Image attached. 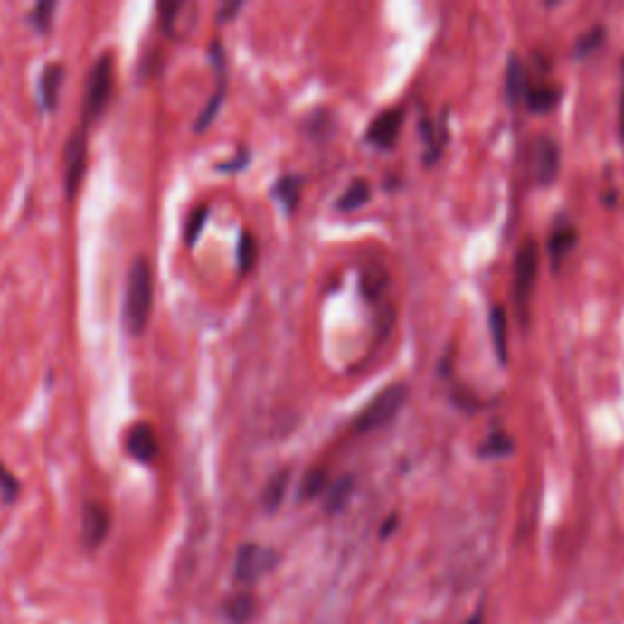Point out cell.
Wrapping results in <instances>:
<instances>
[{
	"label": "cell",
	"instance_id": "obj_1",
	"mask_svg": "<svg viewBox=\"0 0 624 624\" xmlns=\"http://www.w3.org/2000/svg\"><path fill=\"white\" fill-rule=\"evenodd\" d=\"M154 271L149 259L137 257L129 266L128 288H125V325L129 335H142L152 317Z\"/></svg>",
	"mask_w": 624,
	"mask_h": 624
},
{
	"label": "cell",
	"instance_id": "obj_2",
	"mask_svg": "<svg viewBox=\"0 0 624 624\" xmlns=\"http://www.w3.org/2000/svg\"><path fill=\"white\" fill-rule=\"evenodd\" d=\"M112 86H115V66H112V56L103 54L98 59L89 73V83H86V98H83V128H89L90 122L98 120L103 115L105 105L110 103Z\"/></svg>",
	"mask_w": 624,
	"mask_h": 624
},
{
	"label": "cell",
	"instance_id": "obj_3",
	"mask_svg": "<svg viewBox=\"0 0 624 624\" xmlns=\"http://www.w3.org/2000/svg\"><path fill=\"white\" fill-rule=\"evenodd\" d=\"M405 395H408V388L405 385H388L385 391H381L368 402L366 408L361 410V415L356 417L354 427L359 432H373V430H381L383 424H388L392 417L398 415L405 402Z\"/></svg>",
	"mask_w": 624,
	"mask_h": 624
},
{
	"label": "cell",
	"instance_id": "obj_4",
	"mask_svg": "<svg viewBox=\"0 0 624 624\" xmlns=\"http://www.w3.org/2000/svg\"><path fill=\"white\" fill-rule=\"evenodd\" d=\"M536 271H539V247L534 240L522 241L515 257V303L520 305V310H527L536 283Z\"/></svg>",
	"mask_w": 624,
	"mask_h": 624
},
{
	"label": "cell",
	"instance_id": "obj_5",
	"mask_svg": "<svg viewBox=\"0 0 624 624\" xmlns=\"http://www.w3.org/2000/svg\"><path fill=\"white\" fill-rule=\"evenodd\" d=\"M276 552L261 544H241L234 559V576L240 583H254L276 566Z\"/></svg>",
	"mask_w": 624,
	"mask_h": 624
},
{
	"label": "cell",
	"instance_id": "obj_6",
	"mask_svg": "<svg viewBox=\"0 0 624 624\" xmlns=\"http://www.w3.org/2000/svg\"><path fill=\"white\" fill-rule=\"evenodd\" d=\"M86 164H89V135H86V128L80 125L69 139V145H66L64 185L69 198H73L80 188V181H83V174H86Z\"/></svg>",
	"mask_w": 624,
	"mask_h": 624
},
{
	"label": "cell",
	"instance_id": "obj_7",
	"mask_svg": "<svg viewBox=\"0 0 624 624\" xmlns=\"http://www.w3.org/2000/svg\"><path fill=\"white\" fill-rule=\"evenodd\" d=\"M110 532V513L100 503H86L80 513V542L86 549H98Z\"/></svg>",
	"mask_w": 624,
	"mask_h": 624
},
{
	"label": "cell",
	"instance_id": "obj_8",
	"mask_svg": "<svg viewBox=\"0 0 624 624\" xmlns=\"http://www.w3.org/2000/svg\"><path fill=\"white\" fill-rule=\"evenodd\" d=\"M532 166H534V178L536 184L549 185L556 181L559 176L561 156H559V145L553 142L552 137H539L534 145V156H532Z\"/></svg>",
	"mask_w": 624,
	"mask_h": 624
},
{
	"label": "cell",
	"instance_id": "obj_9",
	"mask_svg": "<svg viewBox=\"0 0 624 624\" xmlns=\"http://www.w3.org/2000/svg\"><path fill=\"white\" fill-rule=\"evenodd\" d=\"M402 128V110L398 108H391V110H383L381 115L373 118V122L368 125L366 139L378 149H391L398 142V135H401Z\"/></svg>",
	"mask_w": 624,
	"mask_h": 624
},
{
	"label": "cell",
	"instance_id": "obj_10",
	"mask_svg": "<svg viewBox=\"0 0 624 624\" xmlns=\"http://www.w3.org/2000/svg\"><path fill=\"white\" fill-rule=\"evenodd\" d=\"M128 449L137 461L149 464V461L156 457V451H159V440H156V434H154V430L149 424L139 422L129 430Z\"/></svg>",
	"mask_w": 624,
	"mask_h": 624
},
{
	"label": "cell",
	"instance_id": "obj_11",
	"mask_svg": "<svg viewBox=\"0 0 624 624\" xmlns=\"http://www.w3.org/2000/svg\"><path fill=\"white\" fill-rule=\"evenodd\" d=\"M210 52H213V64L217 66V90L213 93V98H210L208 108L201 112V120H198L195 129H205L210 122L215 120L217 110H220V105H222V100H224V90H227V79H224V56H222L220 42H213Z\"/></svg>",
	"mask_w": 624,
	"mask_h": 624
},
{
	"label": "cell",
	"instance_id": "obj_12",
	"mask_svg": "<svg viewBox=\"0 0 624 624\" xmlns=\"http://www.w3.org/2000/svg\"><path fill=\"white\" fill-rule=\"evenodd\" d=\"M64 86V66L49 64L44 66L40 79V103L47 112H52L59 105V93Z\"/></svg>",
	"mask_w": 624,
	"mask_h": 624
},
{
	"label": "cell",
	"instance_id": "obj_13",
	"mask_svg": "<svg viewBox=\"0 0 624 624\" xmlns=\"http://www.w3.org/2000/svg\"><path fill=\"white\" fill-rule=\"evenodd\" d=\"M576 240L578 232L571 222H559L553 227L552 237H549V254H552L553 264H559L561 259L569 257V251L573 249Z\"/></svg>",
	"mask_w": 624,
	"mask_h": 624
},
{
	"label": "cell",
	"instance_id": "obj_14",
	"mask_svg": "<svg viewBox=\"0 0 624 624\" xmlns=\"http://www.w3.org/2000/svg\"><path fill=\"white\" fill-rule=\"evenodd\" d=\"M290 483V471L288 468H280L279 473H273L269 483H266L264 496H261V503H264L266 513H276L280 505H283V497L288 493Z\"/></svg>",
	"mask_w": 624,
	"mask_h": 624
},
{
	"label": "cell",
	"instance_id": "obj_15",
	"mask_svg": "<svg viewBox=\"0 0 624 624\" xmlns=\"http://www.w3.org/2000/svg\"><path fill=\"white\" fill-rule=\"evenodd\" d=\"M254 612H257V600L249 592L234 595L232 600L224 605V615H227L230 624H249L254 619Z\"/></svg>",
	"mask_w": 624,
	"mask_h": 624
},
{
	"label": "cell",
	"instance_id": "obj_16",
	"mask_svg": "<svg viewBox=\"0 0 624 624\" xmlns=\"http://www.w3.org/2000/svg\"><path fill=\"white\" fill-rule=\"evenodd\" d=\"M354 493V478L352 476H342L339 480H335L327 488V500H325V510L329 515L342 513L346 505H349V497Z\"/></svg>",
	"mask_w": 624,
	"mask_h": 624
},
{
	"label": "cell",
	"instance_id": "obj_17",
	"mask_svg": "<svg viewBox=\"0 0 624 624\" xmlns=\"http://www.w3.org/2000/svg\"><path fill=\"white\" fill-rule=\"evenodd\" d=\"M507 98L517 103V100H525L527 96V73H525V66L517 56H510V64H507Z\"/></svg>",
	"mask_w": 624,
	"mask_h": 624
},
{
	"label": "cell",
	"instance_id": "obj_18",
	"mask_svg": "<svg viewBox=\"0 0 624 624\" xmlns=\"http://www.w3.org/2000/svg\"><path fill=\"white\" fill-rule=\"evenodd\" d=\"M559 89H553V86H529L527 89V96H525V100H527L529 110L532 112H549L556 108V103H559Z\"/></svg>",
	"mask_w": 624,
	"mask_h": 624
},
{
	"label": "cell",
	"instance_id": "obj_19",
	"mask_svg": "<svg viewBox=\"0 0 624 624\" xmlns=\"http://www.w3.org/2000/svg\"><path fill=\"white\" fill-rule=\"evenodd\" d=\"M368 198H371V185L364 178H356L352 181V185L342 193V198L336 201V208L342 213H352V210H359L361 205H366Z\"/></svg>",
	"mask_w": 624,
	"mask_h": 624
},
{
	"label": "cell",
	"instance_id": "obj_20",
	"mask_svg": "<svg viewBox=\"0 0 624 624\" xmlns=\"http://www.w3.org/2000/svg\"><path fill=\"white\" fill-rule=\"evenodd\" d=\"M490 335H493L496 356L505 364V356H507V317H505L503 307L490 310Z\"/></svg>",
	"mask_w": 624,
	"mask_h": 624
},
{
	"label": "cell",
	"instance_id": "obj_21",
	"mask_svg": "<svg viewBox=\"0 0 624 624\" xmlns=\"http://www.w3.org/2000/svg\"><path fill=\"white\" fill-rule=\"evenodd\" d=\"M327 490V471L325 468H310V471L303 476V483H300V490H298V500H315L317 496H322Z\"/></svg>",
	"mask_w": 624,
	"mask_h": 624
},
{
	"label": "cell",
	"instance_id": "obj_22",
	"mask_svg": "<svg viewBox=\"0 0 624 624\" xmlns=\"http://www.w3.org/2000/svg\"><path fill=\"white\" fill-rule=\"evenodd\" d=\"M515 451L513 437H507L505 432H493L488 440L478 447V457L483 459H497V457H510Z\"/></svg>",
	"mask_w": 624,
	"mask_h": 624
},
{
	"label": "cell",
	"instance_id": "obj_23",
	"mask_svg": "<svg viewBox=\"0 0 624 624\" xmlns=\"http://www.w3.org/2000/svg\"><path fill=\"white\" fill-rule=\"evenodd\" d=\"M422 135H424V142H427V164H432V161L440 159L441 154V147H444V142H447V129H444V120H441V125H432V122H422Z\"/></svg>",
	"mask_w": 624,
	"mask_h": 624
},
{
	"label": "cell",
	"instance_id": "obj_24",
	"mask_svg": "<svg viewBox=\"0 0 624 624\" xmlns=\"http://www.w3.org/2000/svg\"><path fill=\"white\" fill-rule=\"evenodd\" d=\"M300 188H303V181L298 176H280L273 193L286 205V210H296L298 201H300Z\"/></svg>",
	"mask_w": 624,
	"mask_h": 624
},
{
	"label": "cell",
	"instance_id": "obj_25",
	"mask_svg": "<svg viewBox=\"0 0 624 624\" xmlns=\"http://www.w3.org/2000/svg\"><path fill=\"white\" fill-rule=\"evenodd\" d=\"M237 259H240V271L247 273L254 261H257V241L249 232H241L240 247H237Z\"/></svg>",
	"mask_w": 624,
	"mask_h": 624
},
{
	"label": "cell",
	"instance_id": "obj_26",
	"mask_svg": "<svg viewBox=\"0 0 624 624\" xmlns=\"http://www.w3.org/2000/svg\"><path fill=\"white\" fill-rule=\"evenodd\" d=\"M602 42H605V27L598 24V27L588 30V33L576 42V56H588L591 52H595V49L600 47Z\"/></svg>",
	"mask_w": 624,
	"mask_h": 624
},
{
	"label": "cell",
	"instance_id": "obj_27",
	"mask_svg": "<svg viewBox=\"0 0 624 624\" xmlns=\"http://www.w3.org/2000/svg\"><path fill=\"white\" fill-rule=\"evenodd\" d=\"M0 496L5 503H13L20 496V480L10 473V468L0 461Z\"/></svg>",
	"mask_w": 624,
	"mask_h": 624
},
{
	"label": "cell",
	"instance_id": "obj_28",
	"mask_svg": "<svg viewBox=\"0 0 624 624\" xmlns=\"http://www.w3.org/2000/svg\"><path fill=\"white\" fill-rule=\"evenodd\" d=\"M54 13H56V3H40V5L33 10V24L37 27V30H47Z\"/></svg>",
	"mask_w": 624,
	"mask_h": 624
},
{
	"label": "cell",
	"instance_id": "obj_29",
	"mask_svg": "<svg viewBox=\"0 0 624 624\" xmlns=\"http://www.w3.org/2000/svg\"><path fill=\"white\" fill-rule=\"evenodd\" d=\"M205 220H208V208H198V213H193L191 224H188V230H185V234H188V241H191V244L198 240V234H201Z\"/></svg>",
	"mask_w": 624,
	"mask_h": 624
},
{
	"label": "cell",
	"instance_id": "obj_30",
	"mask_svg": "<svg viewBox=\"0 0 624 624\" xmlns=\"http://www.w3.org/2000/svg\"><path fill=\"white\" fill-rule=\"evenodd\" d=\"M619 132L624 139V61H622V89H619Z\"/></svg>",
	"mask_w": 624,
	"mask_h": 624
},
{
	"label": "cell",
	"instance_id": "obj_31",
	"mask_svg": "<svg viewBox=\"0 0 624 624\" xmlns=\"http://www.w3.org/2000/svg\"><path fill=\"white\" fill-rule=\"evenodd\" d=\"M395 525H398V517H395V515H391V517H388V522L383 525V529H381V536L385 539V536L391 534L392 529H395Z\"/></svg>",
	"mask_w": 624,
	"mask_h": 624
},
{
	"label": "cell",
	"instance_id": "obj_32",
	"mask_svg": "<svg viewBox=\"0 0 624 624\" xmlns=\"http://www.w3.org/2000/svg\"><path fill=\"white\" fill-rule=\"evenodd\" d=\"M241 8V3H232V5H227V8H222V13H220V20H227V17L232 15V13H237V10Z\"/></svg>",
	"mask_w": 624,
	"mask_h": 624
}]
</instances>
